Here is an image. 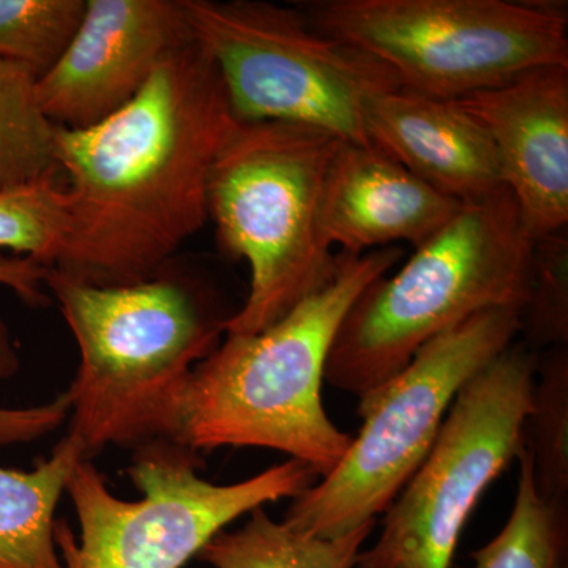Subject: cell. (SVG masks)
<instances>
[{"instance_id": "cell-1", "label": "cell", "mask_w": 568, "mask_h": 568, "mask_svg": "<svg viewBox=\"0 0 568 568\" xmlns=\"http://www.w3.org/2000/svg\"><path fill=\"white\" fill-rule=\"evenodd\" d=\"M237 122L215 63L194 39L110 118L88 129L55 126V159L69 183L65 241L50 268L93 286L159 276L209 222L213 162Z\"/></svg>"}, {"instance_id": "cell-2", "label": "cell", "mask_w": 568, "mask_h": 568, "mask_svg": "<svg viewBox=\"0 0 568 568\" xmlns=\"http://www.w3.org/2000/svg\"><path fill=\"white\" fill-rule=\"evenodd\" d=\"M402 256L396 246L338 253L332 278L278 323L260 334H226L193 368L174 443L197 454L271 448L327 477L353 443L324 409L328 354L358 295Z\"/></svg>"}, {"instance_id": "cell-3", "label": "cell", "mask_w": 568, "mask_h": 568, "mask_svg": "<svg viewBox=\"0 0 568 568\" xmlns=\"http://www.w3.org/2000/svg\"><path fill=\"white\" fill-rule=\"evenodd\" d=\"M44 286L80 351L69 390L67 436L92 459L110 446L134 450L175 440L194 366L219 346L224 321L205 316L193 294L155 276L93 286L48 268Z\"/></svg>"}, {"instance_id": "cell-4", "label": "cell", "mask_w": 568, "mask_h": 568, "mask_svg": "<svg viewBox=\"0 0 568 568\" xmlns=\"http://www.w3.org/2000/svg\"><path fill=\"white\" fill-rule=\"evenodd\" d=\"M532 237L507 186L465 203L394 275L358 295L335 336L324 379L361 398L426 343L487 310L528 304Z\"/></svg>"}, {"instance_id": "cell-5", "label": "cell", "mask_w": 568, "mask_h": 568, "mask_svg": "<svg viewBox=\"0 0 568 568\" xmlns=\"http://www.w3.org/2000/svg\"><path fill=\"white\" fill-rule=\"evenodd\" d=\"M339 142L271 121H239L223 142L209 178V220L220 246L252 274L248 297L224 320V334H260L334 275L323 194Z\"/></svg>"}, {"instance_id": "cell-6", "label": "cell", "mask_w": 568, "mask_h": 568, "mask_svg": "<svg viewBox=\"0 0 568 568\" xmlns=\"http://www.w3.org/2000/svg\"><path fill=\"white\" fill-rule=\"evenodd\" d=\"M521 334V313H477L426 343L405 368L358 398L364 420L342 463L294 497L283 523L321 538L354 532L392 506L435 446L455 396Z\"/></svg>"}, {"instance_id": "cell-7", "label": "cell", "mask_w": 568, "mask_h": 568, "mask_svg": "<svg viewBox=\"0 0 568 568\" xmlns=\"http://www.w3.org/2000/svg\"><path fill=\"white\" fill-rule=\"evenodd\" d=\"M321 32L377 59L413 91L459 100L538 67H568L566 3L549 0H312Z\"/></svg>"}, {"instance_id": "cell-8", "label": "cell", "mask_w": 568, "mask_h": 568, "mask_svg": "<svg viewBox=\"0 0 568 568\" xmlns=\"http://www.w3.org/2000/svg\"><path fill=\"white\" fill-rule=\"evenodd\" d=\"M201 467L197 452L173 440L145 444L129 469L141 497L125 500L112 495L92 459H80L65 488L80 537L55 523L63 568H182L235 519L294 499L320 478L297 459L231 485L204 480Z\"/></svg>"}, {"instance_id": "cell-9", "label": "cell", "mask_w": 568, "mask_h": 568, "mask_svg": "<svg viewBox=\"0 0 568 568\" xmlns=\"http://www.w3.org/2000/svg\"><path fill=\"white\" fill-rule=\"evenodd\" d=\"M185 9L239 121L295 123L369 145L366 106L402 88L384 63L321 32L298 7L185 0Z\"/></svg>"}, {"instance_id": "cell-10", "label": "cell", "mask_w": 568, "mask_h": 568, "mask_svg": "<svg viewBox=\"0 0 568 568\" xmlns=\"http://www.w3.org/2000/svg\"><path fill=\"white\" fill-rule=\"evenodd\" d=\"M537 355L511 345L455 396L435 446L387 508L355 568H450L485 489L525 450Z\"/></svg>"}, {"instance_id": "cell-11", "label": "cell", "mask_w": 568, "mask_h": 568, "mask_svg": "<svg viewBox=\"0 0 568 568\" xmlns=\"http://www.w3.org/2000/svg\"><path fill=\"white\" fill-rule=\"evenodd\" d=\"M193 40L185 0H85L69 48L37 81L41 108L61 129L95 125Z\"/></svg>"}, {"instance_id": "cell-12", "label": "cell", "mask_w": 568, "mask_h": 568, "mask_svg": "<svg viewBox=\"0 0 568 568\" xmlns=\"http://www.w3.org/2000/svg\"><path fill=\"white\" fill-rule=\"evenodd\" d=\"M491 138L530 237L568 226V67H538L457 100Z\"/></svg>"}, {"instance_id": "cell-13", "label": "cell", "mask_w": 568, "mask_h": 568, "mask_svg": "<svg viewBox=\"0 0 568 568\" xmlns=\"http://www.w3.org/2000/svg\"><path fill=\"white\" fill-rule=\"evenodd\" d=\"M462 205L379 149L342 141L325 175L323 230L332 248L354 256L399 242L416 248Z\"/></svg>"}, {"instance_id": "cell-14", "label": "cell", "mask_w": 568, "mask_h": 568, "mask_svg": "<svg viewBox=\"0 0 568 568\" xmlns=\"http://www.w3.org/2000/svg\"><path fill=\"white\" fill-rule=\"evenodd\" d=\"M365 132L369 145L458 203L504 186L491 138L457 100L402 85L368 103Z\"/></svg>"}, {"instance_id": "cell-15", "label": "cell", "mask_w": 568, "mask_h": 568, "mask_svg": "<svg viewBox=\"0 0 568 568\" xmlns=\"http://www.w3.org/2000/svg\"><path fill=\"white\" fill-rule=\"evenodd\" d=\"M80 459V446L67 436L32 470L0 467V568H63L55 508Z\"/></svg>"}, {"instance_id": "cell-16", "label": "cell", "mask_w": 568, "mask_h": 568, "mask_svg": "<svg viewBox=\"0 0 568 568\" xmlns=\"http://www.w3.org/2000/svg\"><path fill=\"white\" fill-rule=\"evenodd\" d=\"M375 526L366 523L342 537H313L274 521L260 507L250 511L241 529L216 534L197 559L213 568H355Z\"/></svg>"}, {"instance_id": "cell-17", "label": "cell", "mask_w": 568, "mask_h": 568, "mask_svg": "<svg viewBox=\"0 0 568 568\" xmlns=\"http://www.w3.org/2000/svg\"><path fill=\"white\" fill-rule=\"evenodd\" d=\"M39 77L0 58V193L61 173L55 125L37 93Z\"/></svg>"}, {"instance_id": "cell-18", "label": "cell", "mask_w": 568, "mask_h": 568, "mask_svg": "<svg viewBox=\"0 0 568 568\" xmlns=\"http://www.w3.org/2000/svg\"><path fill=\"white\" fill-rule=\"evenodd\" d=\"M525 450L532 459L538 496L568 511V349L549 347L537 361L530 410L525 422Z\"/></svg>"}, {"instance_id": "cell-19", "label": "cell", "mask_w": 568, "mask_h": 568, "mask_svg": "<svg viewBox=\"0 0 568 568\" xmlns=\"http://www.w3.org/2000/svg\"><path fill=\"white\" fill-rule=\"evenodd\" d=\"M518 463L510 517L489 544L470 555L474 568H567L568 511L549 507L538 496L528 452H521Z\"/></svg>"}, {"instance_id": "cell-20", "label": "cell", "mask_w": 568, "mask_h": 568, "mask_svg": "<svg viewBox=\"0 0 568 568\" xmlns=\"http://www.w3.org/2000/svg\"><path fill=\"white\" fill-rule=\"evenodd\" d=\"M85 0H0V58L43 77L67 51Z\"/></svg>"}, {"instance_id": "cell-21", "label": "cell", "mask_w": 568, "mask_h": 568, "mask_svg": "<svg viewBox=\"0 0 568 568\" xmlns=\"http://www.w3.org/2000/svg\"><path fill=\"white\" fill-rule=\"evenodd\" d=\"M58 174L0 193V250L54 267L67 230L65 189Z\"/></svg>"}, {"instance_id": "cell-22", "label": "cell", "mask_w": 568, "mask_h": 568, "mask_svg": "<svg viewBox=\"0 0 568 568\" xmlns=\"http://www.w3.org/2000/svg\"><path fill=\"white\" fill-rule=\"evenodd\" d=\"M48 267L29 257H10L0 254V284L10 287L21 301L29 305H44L43 293ZM18 357L10 345L6 325L0 321V379L17 373ZM70 414V403L65 394L47 405L7 409L0 407V447L11 444L31 443L50 435L65 422Z\"/></svg>"}, {"instance_id": "cell-23", "label": "cell", "mask_w": 568, "mask_h": 568, "mask_svg": "<svg viewBox=\"0 0 568 568\" xmlns=\"http://www.w3.org/2000/svg\"><path fill=\"white\" fill-rule=\"evenodd\" d=\"M521 332H525L530 349L567 346V227L534 239L529 298L521 312Z\"/></svg>"}]
</instances>
